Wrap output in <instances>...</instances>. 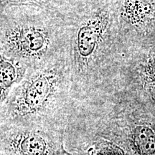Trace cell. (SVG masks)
Returning <instances> with one entry per match:
<instances>
[{
  "mask_svg": "<svg viewBox=\"0 0 155 155\" xmlns=\"http://www.w3.org/2000/svg\"><path fill=\"white\" fill-rule=\"evenodd\" d=\"M11 147L19 155H55L49 139L33 131H25L14 136Z\"/></svg>",
  "mask_w": 155,
  "mask_h": 155,
  "instance_id": "cell-4",
  "label": "cell"
},
{
  "mask_svg": "<svg viewBox=\"0 0 155 155\" xmlns=\"http://www.w3.org/2000/svg\"><path fill=\"white\" fill-rule=\"evenodd\" d=\"M144 73L147 86L155 92V52L149 60Z\"/></svg>",
  "mask_w": 155,
  "mask_h": 155,
  "instance_id": "cell-8",
  "label": "cell"
},
{
  "mask_svg": "<svg viewBox=\"0 0 155 155\" xmlns=\"http://www.w3.org/2000/svg\"><path fill=\"white\" fill-rule=\"evenodd\" d=\"M131 141L140 155H155V131L149 126H136L131 131Z\"/></svg>",
  "mask_w": 155,
  "mask_h": 155,
  "instance_id": "cell-7",
  "label": "cell"
},
{
  "mask_svg": "<svg viewBox=\"0 0 155 155\" xmlns=\"http://www.w3.org/2000/svg\"><path fill=\"white\" fill-rule=\"evenodd\" d=\"M108 25V15L99 12L86 21L78 29L76 38V53L81 63H88L96 53Z\"/></svg>",
  "mask_w": 155,
  "mask_h": 155,
  "instance_id": "cell-3",
  "label": "cell"
},
{
  "mask_svg": "<svg viewBox=\"0 0 155 155\" xmlns=\"http://www.w3.org/2000/svg\"><path fill=\"white\" fill-rule=\"evenodd\" d=\"M3 44L8 53L17 57L35 58L43 55L50 45L49 35L34 26H16L6 32Z\"/></svg>",
  "mask_w": 155,
  "mask_h": 155,
  "instance_id": "cell-2",
  "label": "cell"
},
{
  "mask_svg": "<svg viewBox=\"0 0 155 155\" xmlns=\"http://www.w3.org/2000/svg\"><path fill=\"white\" fill-rule=\"evenodd\" d=\"M61 80L59 73L45 71L29 78L17 91L12 104L15 116L23 117L41 111L55 93Z\"/></svg>",
  "mask_w": 155,
  "mask_h": 155,
  "instance_id": "cell-1",
  "label": "cell"
},
{
  "mask_svg": "<svg viewBox=\"0 0 155 155\" xmlns=\"http://www.w3.org/2000/svg\"><path fill=\"white\" fill-rule=\"evenodd\" d=\"M25 70L14 61L2 55L0 59V91L1 102L7 98L11 87L22 79Z\"/></svg>",
  "mask_w": 155,
  "mask_h": 155,
  "instance_id": "cell-5",
  "label": "cell"
},
{
  "mask_svg": "<svg viewBox=\"0 0 155 155\" xmlns=\"http://www.w3.org/2000/svg\"><path fill=\"white\" fill-rule=\"evenodd\" d=\"M155 13V0H124L122 15L133 23L147 20Z\"/></svg>",
  "mask_w": 155,
  "mask_h": 155,
  "instance_id": "cell-6",
  "label": "cell"
},
{
  "mask_svg": "<svg viewBox=\"0 0 155 155\" xmlns=\"http://www.w3.org/2000/svg\"><path fill=\"white\" fill-rule=\"evenodd\" d=\"M1 1V9L11 6L33 5L40 6L44 0H0Z\"/></svg>",
  "mask_w": 155,
  "mask_h": 155,
  "instance_id": "cell-9",
  "label": "cell"
}]
</instances>
